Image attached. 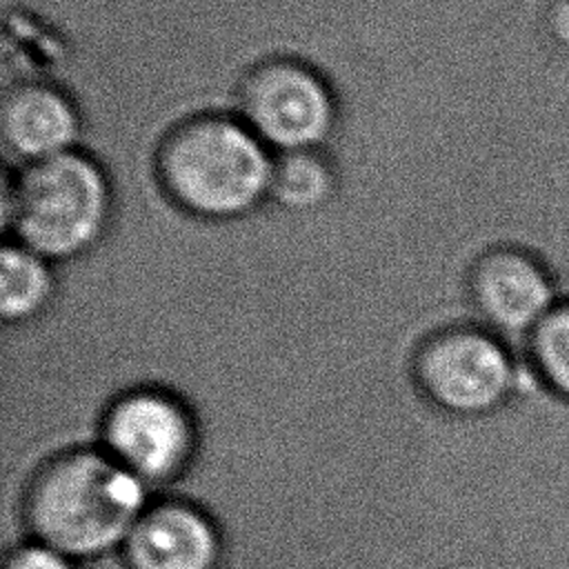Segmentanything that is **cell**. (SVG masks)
<instances>
[{"mask_svg": "<svg viewBox=\"0 0 569 569\" xmlns=\"http://www.w3.org/2000/svg\"><path fill=\"white\" fill-rule=\"evenodd\" d=\"M409 371L433 409L453 418H485L513 400L525 358L480 322H456L420 340Z\"/></svg>", "mask_w": 569, "mask_h": 569, "instance_id": "obj_5", "label": "cell"}, {"mask_svg": "<svg viewBox=\"0 0 569 569\" xmlns=\"http://www.w3.org/2000/svg\"><path fill=\"white\" fill-rule=\"evenodd\" d=\"M536 378L569 402V298H560L520 349Z\"/></svg>", "mask_w": 569, "mask_h": 569, "instance_id": "obj_12", "label": "cell"}, {"mask_svg": "<svg viewBox=\"0 0 569 569\" xmlns=\"http://www.w3.org/2000/svg\"><path fill=\"white\" fill-rule=\"evenodd\" d=\"M273 151L236 116L202 111L176 122L158 142L153 173L182 213L229 222L269 200Z\"/></svg>", "mask_w": 569, "mask_h": 569, "instance_id": "obj_2", "label": "cell"}, {"mask_svg": "<svg viewBox=\"0 0 569 569\" xmlns=\"http://www.w3.org/2000/svg\"><path fill=\"white\" fill-rule=\"evenodd\" d=\"M111 218V178L82 149L16 167L7 184L9 240L53 264L89 253L109 231Z\"/></svg>", "mask_w": 569, "mask_h": 569, "instance_id": "obj_3", "label": "cell"}, {"mask_svg": "<svg viewBox=\"0 0 569 569\" xmlns=\"http://www.w3.org/2000/svg\"><path fill=\"white\" fill-rule=\"evenodd\" d=\"M2 553V569H84V565L71 556L31 538L4 547Z\"/></svg>", "mask_w": 569, "mask_h": 569, "instance_id": "obj_13", "label": "cell"}, {"mask_svg": "<svg viewBox=\"0 0 569 569\" xmlns=\"http://www.w3.org/2000/svg\"><path fill=\"white\" fill-rule=\"evenodd\" d=\"M224 551V533L209 509L178 493H160L118 558L124 569H220Z\"/></svg>", "mask_w": 569, "mask_h": 569, "instance_id": "obj_8", "label": "cell"}, {"mask_svg": "<svg viewBox=\"0 0 569 569\" xmlns=\"http://www.w3.org/2000/svg\"><path fill=\"white\" fill-rule=\"evenodd\" d=\"M16 496L18 540H40L87 565L120 553L156 493L100 445H78L44 458Z\"/></svg>", "mask_w": 569, "mask_h": 569, "instance_id": "obj_1", "label": "cell"}, {"mask_svg": "<svg viewBox=\"0 0 569 569\" xmlns=\"http://www.w3.org/2000/svg\"><path fill=\"white\" fill-rule=\"evenodd\" d=\"M56 264L7 240L0 253V313L7 325L40 318L56 296Z\"/></svg>", "mask_w": 569, "mask_h": 569, "instance_id": "obj_11", "label": "cell"}, {"mask_svg": "<svg viewBox=\"0 0 569 569\" xmlns=\"http://www.w3.org/2000/svg\"><path fill=\"white\" fill-rule=\"evenodd\" d=\"M0 133L7 156L24 167L80 149L82 116L60 84L20 78L2 93Z\"/></svg>", "mask_w": 569, "mask_h": 569, "instance_id": "obj_9", "label": "cell"}, {"mask_svg": "<svg viewBox=\"0 0 569 569\" xmlns=\"http://www.w3.org/2000/svg\"><path fill=\"white\" fill-rule=\"evenodd\" d=\"M467 296L478 322L518 351L560 300L547 262L520 244L480 251L467 271Z\"/></svg>", "mask_w": 569, "mask_h": 569, "instance_id": "obj_7", "label": "cell"}, {"mask_svg": "<svg viewBox=\"0 0 569 569\" xmlns=\"http://www.w3.org/2000/svg\"><path fill=\"white\" fill-rule=\"evenodd\" d=\"M542 22L551 42L569 51V0H549Z\"/></svg>", "mask_w": 569, "mask_h": 569, "instance_id": "obj_14", "label": "cell"}, {"mask_svg": "<svg viewBox=\"0 0 569 569\" xmlns=\"http://www.w3.org/2000/svg\"><path fill=\"white\" fill-rule=\"evenodd\" d=\"M236 116L273 153L325 149L338 124V98L307 60L271 56L240 78Z\"/></svg>", "mask_w": 569, "mask_h": 569, "instance_id": "obj_6", "label": "cell"}, {"mask_svg": "<svg viewBox=\"0 0 569 569\" xmlns=\"http://www.w3.org/2000/svg\"><path fill=\"white\" fill-rule=\"evenodd\" d=\"M338 193V169L325 149L273 153L269 202L289 213L325 209Z\"/></svg>", "mask_w": 569, "mask_h": 569, "instance_id": "obj_10", "label": "cell"}, {"mask_svg": "<svg viewBox=\"0 0 569 569\" xmlns=\"http://www.w3.org/2000/svg\"><path fill=\"white\" fill-rule=\"evenodd\" d=\"M93 442L160 496L176 489L193 469L202 431L196 407L180 391L140 382L107 400Z\"/></svg>", "mask_w": 569, "mask_h": 569, "instance_id": "obj_4", "label": "cell"}]
</instances>
